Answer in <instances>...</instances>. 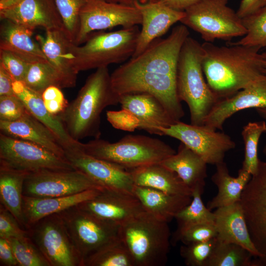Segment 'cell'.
<instances>
[{
    "label": "cell",
    "mask_w": 266,
    "mask_h": 266,
    "mask_svg": "<svg viewBox=\"0 0 266 266\" xmlns=\"http://www.w3.org/2000/svg\"><path fill=\"white\" fill-rule=\"evenodd\" d=\"M159 130L162 135L183 143L207 164L216 166L224 162L226 153L236 146L230 136L204 125L187 124L180 121L168 128L161 127Z\"/></svg>",
    "instance_id": "13"
},
{
    "label": "cell",
    "mask_w": 266,
    "mask_h": 266,
    "mask_svg": "<svg viewBox=\"0 0 266 266\" xmlns=\"http://www.w3.org/2000/svg\"><path fill=\"white\" fill-rule=\"evenodd\" d=\"M12 214L2 204L0 207V237L6 239L28 236Z\"/></svg>",
    "instance_id": "45"
},
{
    "label": "cell",
    "mask_w": 266,
    "mask_h": 266,
    "mask_svg": "<svg viewBox=\"0 0 266 266\" xmlns=\"http://www.w3.org/2000/svg\"><path fill=\"white\" fill-rule=\"evenodd\" d=\"M189 36L187 27L175 26L167 37L154 40L141 53L116 68L111 77L129 91L176 93L179 56Z\"/></svg>",
    "instance_id": "1"
},
{
    "label": "cell",
    "mask_w": 266,
    "mask_h": 266,
    "mask_svg": "<svg viewBox=\"0 0 266 266\" xmlns=\"http://www.w3.org/2000/svg\"><path fill=\"white\" fill-rule=\"evenodd\" d=\"M82 266H135L134 261L119 236L103 245L90 255Z\"/></svg>",
    "instance_id": "33"
},
{
    "label": "cell",
    "mask_w": 266,
    "mask_h": 266,
    "mask_svg": "<svg viewBox=\"0 0 266 266\" xmlns=\"http://www.w3.org/2000/svg\"><path fill=\"white\" fill-rule=\"evenodd\" d=\"M0 260L1 263L5 266H18L8 239L1 237H0Z\"/></svg>",
    "instance_id": "49"
},
{
    "label": "cell",
    "mask_w": 266,
    "mask_h": 266,
    "mask_svg": "<svg viewBox=\"0 0 266 266\" xmlns=\"http://www.w3.org/2000/svg\"><path fill=\"white\" fill-rule=\"evenodd\" d=\"M213 213L219 241L238 244L248 250L255 259L259 257L251 240L240 201L217 208Z\"/></svg>",
    "instance_id": "22"
},
{
    "label": "cell",
    "mask_w": 266,
    "mask_h": 266,
    "mask_svg": "<svg viewBox=\"0 0 266 266\" xmlns=\"http://www.w3.org/2000/svg\"><path fill=\"white\" fill-rule=\"evenodd\" d=\"M214 223H202L192 226L172 237L171 243L181 241L183 244L206 241L217 237Z\"/></svg>",
    "instance_id": "42"
},
{
    "label": "cell",
    "mask_w": 266,
    "mask_h": 266,
    "mask_svg": "<svg viewBox=\"0 0 266 266\" xmlns=\"http://www.w3.org/2000/svg\"><path fill=\"white\" fill-rule=\"evenodd\" d=\"M0 18L33 31L42 27L65 32L55 0H0Z\"/></svg>",
    "instance_id": "16"
},
{
    "label": "cell",
    "mask_w": 266,
    "mask_h": 266,
    "mask_svg": "<svg viewBox=\"0 0 266 266\" xmlns=\"http://www.w3.org/2000/svg\"><path fill=\"white\" fill-rule=\"evenodd\" d=\"M141 14L134 5L87 0L80 13L79 28L74 44H83L95 31L120 26L131 27L141 25Z\"/></svg>",
    "instance_id": "12"
},
{
    "label": "cell",
    "mask_w": 266,
    "mask_h": 266,
    "mask_svg": "<svg viewBox=\"0 0 266 266\" xmlns=\"http://www.w3.org/2000/svg\"><path fill=\"white\" fill-rule=\"evenodd\" d=\"M202 46L204 76L219 100L233 95L264 73L265 59L259 48L219 46L207 42Z\"/></svg>",
    "instance_id": "2"
},
{
    "label": "cell",
    "mask_w": 266,
    "mask_h": 266,
    "mask_svg": "<svg viewBox=\"0 0 266 266\" xmlns=\"http://www.w3.org/2000/svg\"><path fill=\"white\" fill-rule=\"evenodd\" d=\"M251 108H266V74L263 73L233 95L219 100L203 125L222 130L225 122L237 112Z\"/></svg>",
    "instance_id": "18"
},
{
    "label": "cell",
    "mask_w": 266,
    "mask_h": 266,
    "mask_svg": "<svg viewBox=\"0 0 266 266\" xmlns=\"http://www.w3.org/2000/svg\"><path fill=\"white\" fill-rule=\"evenodd\" d=\"M119 236L135 266H163L166 263L170 241L167 222L144 211L121 225Z\"/></svg>",
    "instance_id": "5"
},
{
    "label": "cell",
    "mask_w": 266,
    "mask_h": 266,
    "mask_svg": "<svg viewBox=\"0 0 266 266\" xmlns=\"http://www.w3.org/2000/svg\"><path fill=\"white\" fill-rule=\"evenodd\" d=\"M93 189H104L83 172L72 170H43L28 173L23 195L34 198L66 196Z\"/></svg>",
    "instance_id": "14"
},
{
    "label": "cell",
    "mask_w": 266,
    "mask_h": 266,
    "mask_svg": "<svg viewBox=\"0 0 266 266\" xmlns=\"http://www.w3.org/2000/svg\"><path fill=\"white\" fill-rule=\"evenodd\" d=\"M266 5V0H241L236 11L238 16L243 19L251 15Z\"/></svg>",
    "instance_id": "48"
},
{
    "label": "cell",
    "mask_w": 266,
    "mask_h": 266,
    "mask_svg": "<svg viewBox=\"0 0 266 266\" xmlns=\"http://www.w3.org/2000/svg\"><path fill=\"white\" fill-rule=\"evenodd\" d=\"M200 0H159L166 5L173 9L184 11Z\"/></svg>",
    "instance_id": "51"
},
{
    "label": "cell",
    "mask_w": 266,
    "mask_h": 266,
    "mask_svg": "<svg viewBox=\"0 0 266 266\" xmlns=\"http://www.w3.org/2000/svg\"><path fill=\"white\" fill-rule=\"evenodd\" d=\"M14 82V80L11 75L0 64V96L15 95L13 88Z\"/></svg>",
    "instance_id": "50"
},
{
    "label": "cell",
    "mask_w": 266,
    "mask_h": 266,
    "mask_svg": "<svg viewBox=\"0 0 266 266\" xmlns=\"http://www.w3.org/2000/svg\"><path fill=\"white\" fill-rule=\"evenodd\" d=\"M256 109L259 116L266 120V108H256ZM263 152L265 155H266V145L263 148Z\"/></svg>",
    "instance_id": "52"
},
{
    "label": "cell",
    "mask_w": 266,
    "mask_h": 266,
    "mask_svg": "<svg viewBox=\"0 0 266 266\" xmlns=\"http://www.w3.org/2000/svg\"><path fill=\"white\" fill-rule=\"evenodd\" d=\"M108 2L120 3L124 4L134 5V1L136 0H103Z\"/></svg>",
    "instance_id": "53"
},
{
    "label": "cell",
    "mask_w": 266,
    "mask_h": 266,
    "mask_svg": "<svg viewBox=\"0 0 266 266\" xmlns=\"http://www.w3.org/2000/svg\"><path fill=\"white\" fill-rule=\"evenodd\" d=\"M133 193L146 211L167 223L192 200V197L167 194L158 190L134 185Z\"/></svg>",
    "instance_id": "30"
},
{
    "label": "cell",
    "mask_w": 266,
    "mask_h": 266,
    "mask_svg": "<svg viewBox=\"0 0 266 266\" xmlns=\"http://www.w3.org/2000/svg\"><path fill=\"white\" fill-rule=\"evenodd\" d=\"M263 56H264V58L265 59V66H264V73L266 74V50L263 52L262 53Z\"/></svg>",
    "instance_id": "54"
},
{
    "label": "cell",
    "mask_w": 266,
    "mask_h": 266,
    "mask_svg": "<svg viewBox=\"0 0 266 266\" xmlns=\"http://www.w3.org/2000/svg\"><path fill=\"white\" fill-rule=\"evenodd\" d=\"M160 164L176 173L192 192L199 189L203 193L207 164L183 143L180 142L177 152Z\"/></svg>",
    "instance_id": "28"
},
{
    "label": "cell",
    "mask_w": 266,
    "mask_h": 266,
    "mask_svg": "<svg viewBox=\"0 0 266 266\" xmlns=\"http://www.w3.org/2000/svg\"><path fill=\"white\" fill-rule=\"evenodd\" d=\"M203 194L199 189L192 192L191 202L182 208L175 216L177 227L172 237L177 235L186 229L202 223H214V215L202 200Z\"/></svg>",
    "instance_id": "34"
},
{
    "label": "cell",
    "mask_w": 266,
    "mask_h": 266,
    "mask_svg": "<svg viewBox=\"0 0 266 266\" xmlns=\"http://www.w3.org/2000/svg\"><path fill=\"white\" fill-rule=\"evenodd\" d=\"M22 82L41 95L50 86L66 88L62 76L48 62L31 64Z\"/></svg>",
    "instance_id": "35"
},
{
    "label": "cell",
    "mask_w": 266,
    "mask_h": 266,
    "mask_svg": "<svg viewBox=\"0 0 266 266\" xmlns=\"http://www.w3.org/2000/svg\"><path fill=\"white\" fill-rule=\"evenodd\" d=\"M80 149L95 158L130 170L160 163L175 151L164 141L142 135H127L116 142L94 138L81 143Z\"/></svg>",
    "instance_id": "7"
},
{
    "label": "cell",
    "mask_w": 266,
    "mask_h": 266,
    "mask_svg": "<svg viewBox=\"0 0 266 266\" xmlns=\"http://www.w3.org/2000/svg\"><path fill=\"white\" fill-rule=\"evenodd\" d=\"M77 206L119 226L146 211L133 194L105 188L94 198Z\"/></svg>",
    "instance_id": "19"
},
{
    "label": "cell",
    "mask_w": 266,
    "mask_h": 266,
    "mask_svg": "<svg viewBox=\"0 0 266 266\" xmlns=\"http://www.w3.org/2000/svg\"><path fill=\"white\" fill-rule=\"evenodd\" d=\"M0 130L4 134L35 143L66 158L65 150L57 136L28 111L15 121H0Z\"/></svg>",
    "instance_id": "23"
},
{
    "label": "cell",
    "mask_w": 266,
    "mask_h": 266,
    "mask_svg": "<svg viewBox=\"0 0 266 266\" xmlns=\"http://www.w3.org/2000/svg\"><path fill=\"white\" fill-rule=\"evenodd\" d=\"M252 257L242 246L217 239L207 266H255Z\"/></svg>",
    "instance_id": "36"
},
{
    "label": "cell",
    "mask_w": 266,
    "mask_h": 266,
    "mask_svg": "<svg viewBox=\"0 0 266 266\" xmlns=\"http://www.w3.org/2000/svg\"><path fill=\"white\" fill-rule=\"evenodd\" d=\"M103 189H93L74 195L56 197L23 196V211L27 229H30L44 217L59 213L94 198Z\"/></svg>",
    "instance_id": "24"
},
{
    "label": "cell",
    "mask_w": 266,
    "mask_h": 266,
    "mask_svg": "<svg viewBox=\"0 0 266 266\" xmlns=\"http://www.w3.org/2000/svg\"><path fill=\"white\" fill-rule=\"evenodd\" d=\"M134 5L141 14L142 28L132 57L141 53L154 40L165 34L173 25L180 22L185 15V11L171 8L159 1L143 2L136 0Z\"/></svg>",
    "instance_id": "20"
},
{
    "label": "cell",
    "mask_w": 266,
    "mask_h": 266,
    "mask_svg": "<svg viewBox=\"0 0 266 266\" xmlns=\"http://www.w3.org/2000/svg\"><path fill=\"white\" fill-rule=\"evenodd\" d=\"M58 214L80 260L81 266L101 246L119 237L120 226L101 219L77 205Z\"/></svg>",
    "instance_id": "9"
},
{
    "label": "cell",
    "mask_w": 266,
    "mask_h": 266,
    "mask_svg": "<svg viewBox=\"0 0 266 266\" xmlns=\"http://www.w3.org/2000/svg\"><path fill=\"white\" fill-rule=\"evenodd\" d=\"M30 229L38 250L50 266H80V260L58 213L44 217Z\"/></svg>",
    "instance_id": "15"
},
{
    "label": "cell",
    "mask_w": 266,
    "mask_h": 266,
    "mask_svg": "<svg viewBox=\"0 0 266 266\" xmlns=\"http://www.w3.org/2000/svg\"><path fill=\"white\" fill-rule=\"evenodd\" d=\"M27 111L22 101L15 95L0 96V121H15Z\"/></svg>",
    "instance_id": "44"
},
{
    "label": "cell",
    "mask_w": 266,
    "mask_h": 266,
    "mask_svg": "<svg viewBox=\"0 0 266 266\" xmlns=\"http://www.w3.org/2000/svg\"><path fill=\"white\" fill-rule=\"evenodd\" d=\"M28 172L0 165V200L23 229H27L23 211V190Z\"/></svg>",
    "instance_id": "32"
},
{
    "label": "cell",
    "mask_w": 266,
    "mask_h": 266,
    "mask_svg": "<svg viewBox=\"0 0 266 266\" xmlns=\"http://www.w3.org/2000/svg\"><path fill=\"white\" fill-rule=\"evenodd\" d=\"M0 29V50L9 51L32 64L48 62L40 44L33 39V31L9 20Z\"/></svg>",
    "instance_id": "26"
},
{
    "label": "cell",
    "mask_w": 266,
    "mask_h": 266,
    "mask_svg": "<svg viewBox=\"0 0 266 266\" xmlns=\"http://www.w3.org/2000/svg\"><path fill=\"white\" fill-rule=\"evenodd\" d=\"M134 185L176 195L192 197V191L174 172L160 163L130 169Z\"/></svg>",
    "instance_id": "29"
},
{
    "label": "cell",
    "mask_w": 266,
    "mask_h": 266,
    "mask_svg": "<svg viewBox=\"0 0 266 266\" xmlns=\"http://www.w3.org/2000/svg\"><path fill=\"white\" fill-rule=\"evenodd\" d=\"M65 157L75 169L104 188L133 194L134 184L129 170L89 155L80 148L65 151Z\"/></svg>",
    "instance_id": "17"
},
{
    "label": "cell",
    "mask_w": 266,
    "mask_h": 266,
    "mask_svg": "<svg viewBox=\"0 0 266 266\" xmlns=\"http://www.w3.org/2000/svg\"><path fill=\"white\" fill-rule=\"evenodd\" d=\"M0 64L14 81L21 82L23 81L31 65L12 53L3 50H0Z\"/></svg>",
    "instance_id": "43"
},
{
    "label": "cell",
    "mask_w": 266,
    "mask_h": 266,
    "mask_svg": "<svg viewBox=\"0 0 266 266\" xmlns=\"http://www.w3.org/2000/svg\"><path fill=\"white\" fill-rule=\"evenodd\" d=\"M87 0H55L57 8L62 18L65 33L74 43L80 23V13Z\"/></svg>",
    "instance_id": "39"
},
{
    "label": "cell",
    "mask_w": 266,
    "mask_h": 266,
    "mask_svg": "<svg viewBox=\"0 0 266 266\" xmlns=\"http://www.w3.org/2000/svg\"><path fill=\"white\" fill-rule=\"evenodd\" d=\"M42 97L46 108L54 115L61 114L68 104L61 89L56 86L47 88L42 93Z\"/></svg>",
    "instance_id": "47"
},
{
    "label": "cell",
    "mask_w": 266,
    "mask_h": 266,
    "mask_svg": "<svg viewBox=\"0 0 266 266\" xmlns=\"http://www.w3.org/2000/svg\"><path fill=\"white\" fill-rule=\"evenodd\" d=\"M242 19L246 34L237 41L228 42V44L266 48V5Z\"/></svg>",
    "instance_id": "38"
},
{
    "label": "cell",
    "mask_w": 266,
    "mask_h": 266,
    "mask_svg": "<svg viewBox=\"0 0 266 266\" xmlns=\"http://www.w3.org/2000/svg\"><path fill=\"white\" fill-rule=\"evenodd\" d=\"M121 108L132 113L139 120V130L162 135L159 128H168L176 123L161 102L153 96L144 93L120 96Z\"/></svg>",
    "instance_id": "21"
},
{
    "label": "cell",
    "mask_w": 266,
    "mask_h": 266,
    "mask_svg": "<svg viewBox=\"0 0 266 266\" xmlns=\"http://www.w3.org/2000/svg\"><path fill=\"white\" fill-rule=\"evenodd\" d=\"M36 39L48 62L63 78L66 88L75 87L78 73L71 64L69 47L72 42L65 32L59 30H47L44 36L36 35Z\"/></svg>",
    "instance_id": "27"
},
{
    "label": "cell",
    "mask_w": 266,
    "mask_h": 266,
    "mask_svg": "<svg viewBox=\"0 0 266 266\" xmlns=\"http://www.w3.org/2000/svg\"><path fill=\"white\" fill-rule=\"evenodd\" d=\"M240 202L251 240L259 254L254 258L255 266H266V162L260 160Z\"/></svg>",
    "instance_id": "11"
},
{
    "label": "cell",
    "mask_w": 266,
    "mask_h": 266,
    "mask_svg": "<svg viewBox=\"0 0 266 266\" xmlns=\"http://www.w3.org/2000/svg\"><path fill=\"white\" fill-rule=\"evenodd\" d=\"M266 133V123L263 121L249 122L244 126L241 135L244 144V156L241 168L251 175L257 170L260 159L258 146L261 135Z\"/></svg>",
    "instance_id": "37"
},
{
    "label": "cell",
    "mask_w": 266,
    "mask_h": 266,
    "mask_svg": "<svg viewBox=\"0 0 266 266\" xmlns=\"http://www.w3.org/2000/svg\"><path fill=\"white\" fill-rule=\"evenodd\" d=\"M202 44L188 36L181 48L177 64L176 89L179 100L188 105L191 124L203 125L219 100L210 89L202 69Z\"/></svg>",
    "instance_id": "4"
},
{
    "label": "cell",
    "mask_w": 266,
    "mask_h": 266,
    "mask_svg": "<svg viewBox=\"0 0 266 266\" xmlns=\"http://www.w3.org/2000/svg\"><path fill=\"white\" fill-rule=\"evenodd\" d=\"M0 165L28 173L43 170L75 169L66 158L35 143L1 133Z\"/></svg>",
    "instance_id": "10"
},
{
    "label": "cell",
    "mask_w": 266,
    "mask_h": 266,
    "mask_svg": "<svg viewBox=\"0 0 266 266\" xmlns=\"http://www.w3.org/2000/svg\"><path fill=\"white\" fill-rule=\"evenodd\" d=\"M229 0H200L185 10L181 24L200 34L204 42L230 41L243 36L246 30L242 19L227 5Z\"/></svg>",
    "instance_id": "8"
},
{
    "label": "cell",
    "mask_w": 266,
    "mask_h": 266,
    "mask_svg": "<svg viewBox=\"0 0 266 266\" xmlns=\"http://www.w3.org/2000/svg\"><path fill=\"white\" fill-rule=\"evenodd\" d=\"M159 0H148V1H151V2H154V1H158Z\"/></svg>",
    "instance_id": "55"
},
{
    "label": "cell",
    "mask_w": 266,
    "mask_h": 266,
    "mask_svg": "<svg viewBox=\"0 0 266 266\" xmlns=\"http://www.w3.org/2000/svg\"><path fill=\"white\" fill-rule=\"evenodd\" d=\"M217 239L183 244L180 248V254L187 266H207Z\"/></svg>",
    "instance_id": "41"
},
{
    "label": "cell",
    "mask_w": 266,
    "mask_h": 266,
    "mask_svg": "<svg viewBox=\"0 0 266 266\" xmlns=\"http://www.w3.org/2000/svg\"><path fill=\"white\" fill-rule=\"evenodd\" d=\"M13 88L14 94L22 101L28 111L57 136L65 151L79 148L81 142L69 135L58 115L48 111L41 94L31 89L21 81H14Z\"/></svg>",
    "instance_id": "25"
},
{
    "label": "cell",
    "mask_w": 266,
    "mask_h": 266,
    "mask_svg": "<svg viewBox=\"0 0 266 266\" xmlns=\"http://www.w3.org/2000/svg\"><path fill=\"white\" fill-rule=\"evenodd\" d=\"M139 33L138 26H135L92 33L81 45L71 42L69 47L71 64L79 73L125 62L135 52Z\"/></svg>",
    "instance_id": "6"
},
{
    "label": "cell",
    "mask_w": 266,
    "mask_h": 266,
    "mask_svg": "<svg viewBox=\"0 0 266 266\" xmlns=\"http://www.w3.org/2000/svg\"><path fill=\"white\" fill-rule=\"evenodd\" d=\"M251 177L249 173L241 168L237 176H232L224 162L216 165V171L211 179L217 187L218 193L207 203V208L211 210L239 201L242 192Z\"/></svg>",
    "instance_id": "31"
},
{
    "label": "cell",
    "mask_w": 266,
    "mask_h": 266,
    "mask_svg": "<svg viewBox=\"0 0 266 266\" xmlns=\"http://www.w3.org/2000/svg\"><path fill=\"white\" fill-rule=\"evenodd\" d=\"M20 266H49L48 262L28 236L8 239Z\"/></svg>",
    "instance_id": "40"
},
{
    "label": "cell",
    "mask_w": 266,
    "mask_h": 266,
    "mask_svg": "<svg viewBox=\"0 0 266 266\" xmlns=\"http://www.w3.org/2000/svg\"><path fill=\"white\" fill-rule=\"evenodd\" d=\"M106 118L108 122L116 129L133 132L139 127L138 119L125 109L122 108L118 111H107Z\"/></svg>",
    "instance_id": "46"
},
{
    "label": "cell",
    "mask_w": 266,
    "mask_h": 266,
    "mask_svg": "<svg viewBox=\"0 0 266 266\" xmlns=\"http://www.w3.org/2000/svg\"><path fill=\"white\" fill-rule=\"evenodd\" d=\"M119 98L112 87L108 67L99 68L88 77L76 98L58 116L73 139L100 138L101 114L107 106L119 104Z\"/></svg>",
    "instance_id": "3"
}]
</instances>
